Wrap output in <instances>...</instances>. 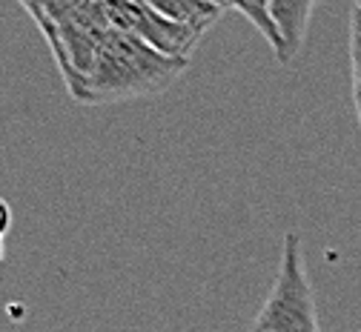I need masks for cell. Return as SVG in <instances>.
Masks as SVG:
<instances>
[{"mask_svg":"<svg viewBox=\"0 0 361 332\" xmlns=\"http://www.w3.org/2000/svg\"><path fill=\"white\" fill-rule=\"evenodd\" d=\"M9 226H12V209H9V204L4 198H0V238H6Z\"/></svg>","mask_w":361,"mask_h":332,"instance_id":"obj_8","label":"cell"},{"mask_svg":"<svg viewBox=\"0 0 361 332\" xmlns=\"http://www.w3.org/2000/svg\"><path fill=\"white\" fill-rule=\"evenodd\" d=\"M37 29L49 40L55 63L75 98L83 78L92 72L104 40L112 32L106 4H23Z\"/></svg>","mask_w":361,"mask_h":332,"instance_id":"obj_2","label":"cell"},{"mask_svg":"<svg viewBox=\"0 0 361 332\" xmlns=\"http://www.w3.org/2000/svg\"><path fill=\"white\" fill-rule=\"evenodd\" d=\"M106 15L115 32L138 37L141 43L152 46L161 55H169L178 61H190L195 46L204 40L192 29L178 26L164 15H158L149 0L147 4H106Z\"/></svg>","mask_w":361,"mask_h":332,"instance_id":"obj_4","label":"cell"},{"mask_svg":"<svg viewBox=\"0 0 361 332\" xmlns=\"http://www.w3.org/2000/svg\"><path fill=\"white\" fill-rule=\"evenodd\" d=\"M358 6H361V4H358Z\"/></svg>","mask_w":361,"mask_h":332,"instance_id":"obj_9","label":"cell"},{"mask_svg":"<svg viewBox=\"0 0 361 332\" xmlns=\"http://www.w3.org/2000/svg\"><path fill=\"white\" fill-rule=\"evenodd\" d=\"M149 4L166 20H172L178 26H187L201 37L215 26V20L224 12H227V4H209V0H149Z\"/></svg>","mask_w":361,"mask_h":332,"instance_id":"obj_6","label":"cell"},{"mask_svg":"<svg viewBox=\"0 0 361 332\" xmlns=\"http://www.w3.org/2000/svg\"><path fill=\"white\" fill-rule=\"evenodd\" d=\"M269 12H273V20L284 37V66H290L304 49L307 23L315 12V4L310 0H269Z\"/></svg>","mask_w":361,"mask_h":332,"instance_id":"obj_5","label":"cell"},{"mask_svg":"<svg viewBox=\"0 0 361 332\" xmlns=\"http://www.w3.org/2000/svg\"><path fill=\"white\" fill-rule=\"evenodd\" d=\"M250 332H322L312 287L307 278L301 235L295 229L284 235L279 275Z\"/></svg>","mask_w":361,"mask_h":332,"instance_id":"obj_3","label":"cell"},{"mask_svg":"<svg viewBox=\"0 0 361 332\" xmlns=\"http://www.w3.org/2000/svg\"><path fill=\"white\" fill-rule=\"evenodd\" d=\"M227 12H238L244 15L261 35L264 40L273 46V52H276V61L284 66V37L273 20V12H269V0H250V4H227Z\"/></svg>","mask_w":361,"mask_h":332,"instance_id":"obj_7","label":"cell"},{"mask_svg":"<svg viewBox=\"0 0 361 332\" xmlns=\"http://www.w3.org/2000/svg\"><path fill=\"white\" fill-rule=\"evenodd\" d=\"M187 66L190 61L161 55L138 37L112 29L95 58L92 72L83 78L75 101L86 106H101V104L152 98V94L169 89L184 75Z\"/></svg>","mask_w":361,"mask_h":332,"instance_id":"obj_1","label":"cell"}]
</instances>
